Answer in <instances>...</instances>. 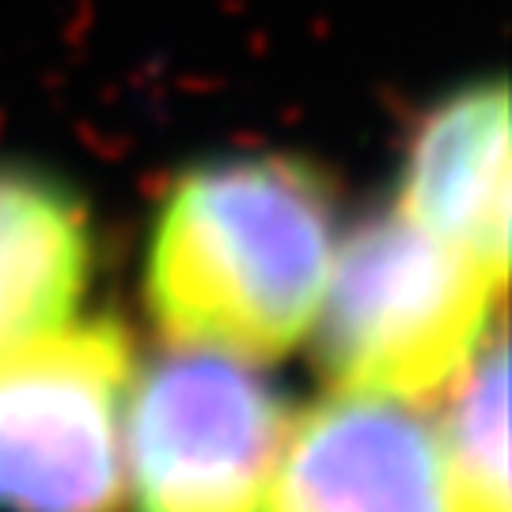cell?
I'll return each mask as SVG.
<instances>
[{
    "instance_id": "obj_1",
    "label": "cell",
    "mask_w": 512,
    "mask_h": 512,
    "mask_svg": "<svg viewBox=\"0 0 512 512\" xmlns=\"http://www.w3.org/2000/svg\"><path fill=\"white\" fill-rule=\"evenodd\" d=\"M334 239V194L308 160L285 152L209 160L167 190L152 220V319L183 349L281 357L315 327Z\"/></svg>"
},
{
    "instance_id": "obj_2",
    "label": "cell",
    "mask_w": 512,
    "mask_h": 512,
    "mask_svg": "<svg viewBox=\"0 0 512 512\" xmlns=\"http://www.w3.org/2000/svg\"><path fill=\"white\" fill-rule=\"evenodd\" d=\"M505 285L403 213L334 251L319 304V361L349 395L418 403L452 387L490 338Z\"/></svg>"
},
{
    "instance_id": "obj_3",
    "label": "cell",
    "mask_w": 512,
    "mask_h": 512,
    "mask_svg": "<svg viewBox=\"0 0 512 512\" xmlns=\"http://www.w3.org/2000/svg\"><path fill=\"white\" fill-rule=\"evenodd\" d=\"M133 349L114 319L0 357V512H114Z\"/></svg>"
},
{
    "instance_id": "obj_4",
    "label": "cell",
    "mask_w": 512,
    "mask_h": 512,
    "mask_svg": "<svg viewBox=\"0 0 512 512\" xmlns=\"http://www.w3.org/2000/svg\"><path fill=\"white\" fill-rule=\"evenodd\" d=\"M289 437L285 399L239 357L183 349L126 406L137 512H258Z\"/></svg>"
},
{
    "instance_id": "obj_5",
    "label": "cell",
    "mask_w": 512,
    "mask_h": 512,
    "mask_svg": "<svg viewBox=\"0 0 512 512\" xmlns=\"http://www.w3.org/2000/svg\"><path fill=\"white\" fill-rule=\"evenodd\" d=\"M258 512H448L440 440L403 403L342 391L289 425Z\"/></svg>"
},
{
    "instance_id": "obj_6",
    "label": "cell",
    "mask_w": 512,
    "mask_h": 512,
    "mask_svg": "<svg viewBox=\"0 0 512 512\" xmlns=\"http://www.w3.org/2000/svg\"><path fill=\"white\" fill-rule=\"evenodd\" d=\"M399 213L505 285L509 270V88L471 80L421 118Z\"/></svg>"
},
{
    "instance_id": "obj_7",
    "label": "cell",
    "mask_w": 512,
    "mask_h": 512,
    "mask_svg": "<svg viewBox=\"0 0 512 512\" xmlns=\"http://www.w3.org/2000/svg\"><path fill=\"white\" fill-rule=\"evenodd\" d=\"M92 277V220L69 186L0 164V357L69 327Z\"/></svg>"
},
{
    "instance_id": "obj_8",
    "label": "cell",
    "mask_w": 512,
    "mask_h": 512,
    "mask_svg": "<svg viewBox=\"0 0 512 512\" xmlns=\"http://www.w3.org/2000/svg\"><path fill=\"white\" fill-rule=\"evenodd\" d=\"M437 440L448 512H509V353L501 330L456 380Z\"/></svg>"
}]
</instances>
